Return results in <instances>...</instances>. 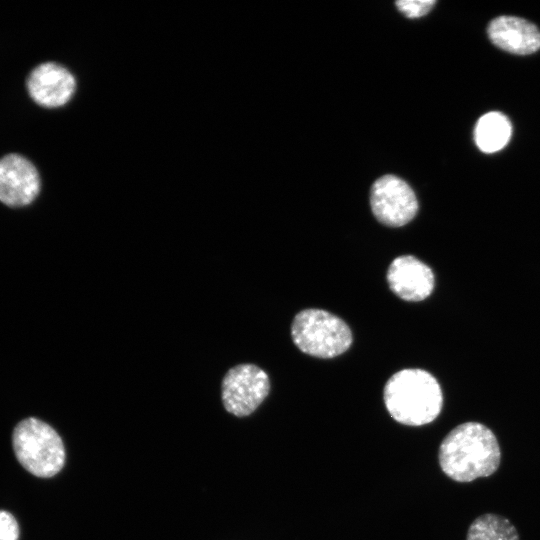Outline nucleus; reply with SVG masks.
Masks as SVG:
<instances>
[{"mask_svg": "<svg viewBox=\"0 0 540 540\" xmlns=\"http://www.w3.org/2000/svg\"><path fill=\"white\" fill-rule=\"evenodd\" d=\"M387 281L395 295L413 302L430 296L435 285L432 269L412 255H401L391 262Z\"/></svg>", "mask_w": 540, "mask_h": 540, "instance_id": "1a4fd4ad", "label": "nucleus"}, {"mask_svg": "<svg viewBox=\"0 0 540 540\" xmlns=\"http://www.w3.org/2000/svg\"><path fill=\"white\" fill-rule=\"evenodd\" d=\"M36 167L24 156L11 153L0 159V202L9 207L31 204L40 191Z\"/></svg>", "mask_w": 540, "mask_h": 540, "instance_id": "0eeeda50", "label": "nucleus"}, {"mask_svg": "<svg viewBox=\"0 0 540 540\" xmlns=\"http://www.w3.org/2000/svg\"><path fill=\"white\" fill-rule=\"evenodd\" d=\"M12 442L19 463L37 477H52L65 464L66 452L61 437L38 418L20 421L14 428Z\"/></svg>", "mask_w": 540, "mask_h": 540, "instance_id": "7ed1b4c3", "label": "nucleus"}, {"mask_svg": "<svg viewBox=\"0 0 540 540\" xmlns=\"http://www.w3.org/2000/svg\"><path fill=\"white\" fill-rule=\"evenodd\" d=\"M438 461L441 470L452 480L471 482L496 472L501 450L491 429L479 422H465L444 437Z\"/></svg>", "mask_w": 540, "mask_h": 540, "instance_id": "f257e3e1", "label": "nucleus"}, {"mask_svg": "<svg viewBox=\"0 0 540 540\" xmlns=\"http://www.w3.org/2000/svg\"><path fill=\"white\" fill-rule=\"evenodd\" d=\"M466 540H519V535L507 518L485 513L470 524Z\"/></svg>", "mask_w": 540, "mask_h": 540, "instance_id": "f8f14e48", "label": "nucleus"}, {"mask_svg": "<svg viewBox=\"0 0 540 540\" xmlns=\"http://www.w3.org/2000/svg\"><path fill=\"white\" fill-rule=\"evenodd\" d=\"M487 32L494 45L513 54H531L540 48L538 28L519 17H497L490 22Z\"/></svg>", "mask_w": 540, "mask_h": 540, "instance_id": "9d476101", "label": "nucleus"}, {"mask_svg": "<svg viewBox=\"0 0 540 540\" xmlns=\"http://www.w3.org/2000/svg\"><path fill=\"white\" fill-rule=\"evenodd\" d=\"M270 390L267 373L246 363L228 370L221 384V398L227 412L244 417L253 413Z\"/></svg>", "mask_w": 540, "mask_h": 540, "instance_id": "39448f33", "label": "nucleus"}, {"mask_svg": "<svg viewBox=\"0 0 540 540\" xmlns=\"http://www.w3.org/2000/svg\"><path fill=\"white\" fill-rule=\"evenodd\" d=\"M19 525L14 516L0 510V540H18Z\"/></svg>", "mask_w": 540, "mask_h": 540, "instance_id": "4468645a", "label": "nucleus"}, {"mask_svg": "<svg viewBox=\"0 0 540 540\" xmlns=\"http://www.w3.org/2000/svg\"><path fill=\"white\" fill-rule=\"evenodd\" d=\"M370 204L376 219L389 227L407 224L418 211L414 191L404 180L394 175H384L373 183Z\"/></svg>", "mask_w": 540, "mask_h": 540, "instance_id": "423d86ee", "label": "nucleus"}, {"mask_svg": "<svg viewBox=\"0 0 540 540\" xmlns=\"http://www.w3.org/2000/svg\"><path fill=\"white\" fill-rule=\"evenodd\" d=\"M434 0L397 1V8L407 17L415 18L427 14L435 5Z\"/></svg>", "mask_w": 540, "mask_h": 540, "instance_id": "ddd939ff", "label": "nucleus"}, {"mask_svg": "<svg viewBox=\"0 0 540 540\" xmlns=\"http://www.w3.org/2000/svg\"><path fill=\"white\" fill-rule=\"evenodd\" d=\"M512 127L500 112H489L477 122L474 137L478 148L485 153L501 150L511 137Z\"/></svg>", "mask_w": 540, "mask_h": 540, "instance_id": "9b49d317", "label": "nucleus"}, {"mask_svg": "<svg viewBox=\"0 0 540 540\" xmlns=\"http://www.w3.org/2000/svg\"><path fill=\"white\" fill-rule=\"evenodd\" d=\"M391 417L404 425L421 426L434 421L443 406L442 389L428 371L403 369L393 374L383 391Z\"/></svg>", "mask_w": 540, "mask_h": 540, "instance_id": "f03ea898", "label": "nucleus"}, {"mask_svg": "<svg viewBox=\"0 0 540 540\" xmlns=\"http://www.w3.org/2000/svg\"><path fill=\"white\" fill-rule=\"evenodd\" d=\"M294 344L303 353L329 359L343 354L352 344L349 326L338 316L322 309H304L291 325Z\"/></svg>", "mask_w": 540, "mask_h": 540, "instance_id": "20e7f679", "label": "nucleus"}, {"mask_svg": "<svg viewBox=\"0 0 540 540\" xmlns=\"http://www.w3.org/2000/svg\"><path fill=\"white\" fill-rule=\"evenodd\" d=\"M27 90L35 103L46 108L65 105L74 95L76 80L64 66L45 62L28 75Z\"/></svg>", "mask_w": 540, "mask_h": 540, "instance_id": "6e6552de", "label": "nucleus"}]
</instances>
